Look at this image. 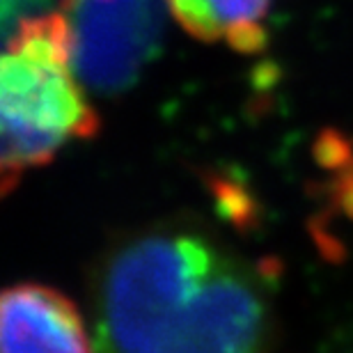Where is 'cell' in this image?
I'll return each instance as SVG.
<instances>
[{"mask_svg": "<svg viewBox=\"0 0 353 353\" xmlns=\"http://www.w3.org/2000/svg\"><path fill=\"white\" fill-rule=\"evenodd\" d=\"M94 353H266L262 275L214 234L159 225L119 239L90 280Z\"/></svg>", "mask_w": 353, "mask_h": 353, "instance_id": "obj_1", "label": "cell"}, {"mask_svg": "<svg viewBox=\"0 0 353 353\" xmlns=\"http://www.w3.org/2000/svg\"><path fill=\"white\" fill-rule=\"evenodd\" d=\"M74 67L60 10L19 21L0 62V176L12 193L28 170L51 163L72 140L97 136L99 115Z\"/></svg>", "mask_w": 353, "mask_h": 353, "instance_id": "obj_2", "label": "cell"}, {"mask_svg": "<svg viewBox=\"0 0 353 353\" xmlns=\"http://www.w3.org/2000/svg\"><path fill=\"white\" fill-rule=\"evenodd\" d=\"M74 67L88 90L122 94L161 48L165 0H62Z\"/></svg>", "mask_w": 353, "mask_h": 353, "instance_id": "obj_3", "label": "cell"}, {"mask_svg": "<svg viewBox=\"0 0 353 353\" xmlns=\"http://www.w3.org/2000/svg\"><path fill=\"white\" fill-rule=\"evenodd\" d=\"M0 353H94V340L69 296L19 282L0 301Z\"/></svg>", "mask_w": 353, "mask_h": 353, "instance_id": "obj_4", "label": "cell"}, {"mask_svg": "<svg viewBox=\"0 0 353 353\" xmlns=\"http://www.w3.org/2000/svg\"><path fill=\"white\" fill-rule=\"evenodd\" d=\"M273 0H165L168 14L190 37L257 53L266 44L264 19Z\"/></svg>", "mask_w": 353, "mask_h": 353, "instance_id": "obj_5", "label": "cell"}, {"mask_svg": "<svg viewBox=\"0 0 353 353\" xmlns=\"http://www.w3.org/2000/svg\"><path fill=\"white\" fill-rule=\"evenodd\" d=\"M62 0H3V34L12 30L19 21L37 17V14L55 12Z\"/></svg>", "mask_w": 353, "mask_h": 353, "instance_id": "obj_6", "label": "cell"}]
</instances>
